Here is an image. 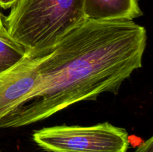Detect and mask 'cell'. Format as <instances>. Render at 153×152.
I'll return each mask as SVG.
<instances>
[{"instance_id": "1", "label": "cell", "mask_w": 153, "mask_h": 152, "mask_svg": "<svg viewBox=\"0 0 153 152\" xmlns=\"http://www.w3.org/2000/svg\"><path fill=\"white\" fill-rule=\"evenodd\" d=\"M146 42L145 28L132 20L85 19L40 55L37 87L0 128L32 125L104 92L117 93L142 67Z\"/></svg>"}, {"instance_id": "2", "label": "cell", "mask_w": 153, "mask_h": 152, "mask_svg": "<svg viewBox=\"0 0 153 152\" xmlns=\"http://www.w3.org/2000/svg\"><path fill=\"white\" fill-rule=\"evenodd\" d=\"M85 0H18L4 19L9 39L43 55L85 19Z\"/></svg>"}, {"instance_id": "3", "label": "cell", "mask_w": 153, "mask_h": 152, "mask_svg": "<svg viewBox=\"0 0 153 152\" xmlns=\"http://www.w3.org/2000/svg\"><path fill=\"white\" fill-rule=\"evenodd\" d=\"M32 139L48 152H126L129 145L127 131L109 122L44 128L34 131Z\"/></svg>"}, {"instance_id": "4", "label": "cell", "mask_w": 153, "mask_h": 152, "mask_svg": "<svg viewBox=\"0 0 153 152\" xmlns=\"http://www.w3.org/2000/svg\"><path fill=\"white\" fill-rule=\"evenodd\" d=\"M40 57L28 55L0 74V122L17 110L37 87Z\"/></svg>"}, {"instance_id": "5", "label": "cell", "mask_w": 153, "mask_h": 152, "mask_svg": "<svg viewBox=\"0 0 153 152\" xmlns=\"http://www.w3.org/2000/svg\"><path fill=\"white\" fill-rule=\"evenodd\" d=\"M139 0H85V16L97 21L132 20L143 15Z\"/></svg>"}, {"instance_id": "6", "label": "cell", "mask_w": 153, "mask_h": 152, "mask_svg": "<svg viewBox=\"0 0 153 152\" xmlns=\"http://www.w3.org/2000/svg\"><path fill=\"white\" fill-rule=\"evenodd\" d=\"M28 55L14 42L0 37V74L14 66Z\"/></svg>"}, {"instance_id": "7", "label": "cell", "mask_w": 153, "mask_h": 152, "mask_svg": "<svg viewBox=\"0 0 153 152\" xmlns=\"http://www.w3.org/2000/svg\"><path fill=\"white\" fill-rule=\"evenodd\" d=\"M135 152H153V138L150 137L149 139L143 142L137 147Z\"/></svg>"}, {"instance_id": "8", "label": "cell", "mask_w": 153, "mask_h": 152, "mask_svg": "<svg viewBox=\"0 0 153 152\" xmlns=\"http://www.w3.org/2000/svg\"><path fill=\"white\" fill-rule=\"evenodd\" d=\"M0 37H4V38L9 39L8 34L5 29V27L4 25V19L2 17V15L0 13ZM10 40V39H9Z\"/></svg>"}, {"instance_id": "9", "label": "cell", "mask_w": 153, "mask_h": 152, "mask_svg": "<svg viewBox=\"0 0 153 152\" xmlns=\"http://www.w3.org/2000/svg\"><path fill=\"white\" fill-rule=\"evenodd\" d=\"M18 0H0V7L4 9L10 8Z\"/></svg>"}]
</instances>
